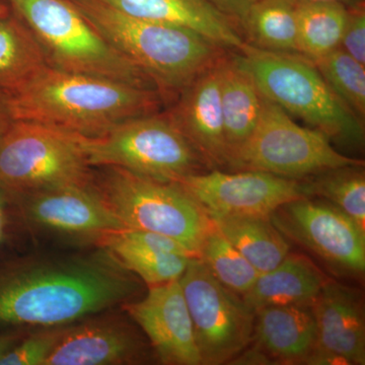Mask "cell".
Masks as SVG:
<instances>
[{
    "instance_id": "cell-15",
    "label": "cell",
    "mask_w": 365,
    "mask_h": 365,
    "mask_svg": "<svg viewBox=\"0 0 365 365\" xmlns=\"http://www.w3.org/2000/svg\"><path fill=\"white\" fill-rule=\"evenodd\" d=\"M311 307L316 344L304 364L364 365V314L356 292L328 280Z\"/></svg>"
},
{
    "instance_id": "cell-27",
    "label": "cell",
    "mask_w": 365,
    "mask_h": 365,
    "mask_svg": "<svg viewBox=\"0 0 365 365\" xmlns=\"http://www.w3.org/2000/svg\"><path fill=\"white\" fill-rule=\"evenodd\" d=\"M199 258L223 287L240 297L251 289L260 275L257 269L218 232L215 225L204 240Z\"/></svg>"
},
{
    "instance_id": "cell-24",
    "label": "cell",
    "mask_w": 365,
    "mask_h": 365,
    "mask_svg": "<svg viewBox=\"0 0 365 365\" xmlns=\"http://www.w3.org/2000/svg\"><path fill=\"white\" fill-rule=\"evenodd\" d=\"M242 39L263 51L299 54L297 6L292 0H256L239 21Z\"/></svg>"
},
{
    "instance_id": "cell-6",
    "label": "cell",
    "mask_w": 365,
    "mask_h": 365,
    "mask_svg": "<svg viewBox=\"0 0 365 365\" xmlns=\"http://www.w3.org/2000/svg\"><path fill=\"white\" fill-rule=\"evenodd\" d=\"M100 169L93 172V189L125 228L167 235L199 258L212 220L178 182L155 181L118 167Z\"/></svg>"
},
{
    "instance_id": "cell-33",
    "label": "cell",
    "mask_w": 365,
    "mask_h": 365,
    "mask_svg": "<svg viewBox=\"0 0 365 365\" xmlns=\"http://www.w3.org/2000/svg\"><path fill=\"white\" fill-rule=\"evenodd\" d=\"M230 364L240 365H267L274 364V361L269 356L267 353L264 351L258 345L255 344L253 347L245 348L240 352L234 359L230 360Z\"/></svg>"
},
{
    "instance_id": "cell-23",
    "label": "cell",
    "mask_w": 365,
    "mask_h": 365,
    "mask_svg": "<svg viewBox=\"0 0 365 365\" xmlns=\"http://www.w3.org/2000/svg\"><path fill=\"white\" fill-rule=\"evenodd\" d=\"M49 66L30 29L14 13L0 18V91L14 95Z\"/></svg>"
},
{
    "instance_id": "cell-30",
    "label": "cell",
    "mask_w": 365,
    "mask_h": 365,
    "mask_svg": "<svg viewBox=\"0 0 365 365\" xmlns=\"http://www.w3.org/2000/svg\"><path fill=\"white\" fill-rule=\"evenodd\" d=\"M64 326L39 328L31 335L24 336L2 357L0 365H45L60 339Z\"/></svg>"
},
{
    "instance_id": "cell-22",
    "label": "cell",
    "mask_w": 365,
    "mask_h": 365,
    "mask_svg": "<svg viewBox=\"0 0 365 365\" xmlns=\"http://www.w3.org/2000/svg\"><path fill=\"white\" fill-rule=\"evenodd\" d=\"M213 225L237 251L265 273L279 265L289 254V242L269 216H210Z\"/></svg>"
},
{
    "instance_id": "cell-11",
    "label": "cell",
    "mask_w": 365,
    "mask_h": 365,
    "mask_svg": "<svg viewBox=\"0 0 365 365\" xmlns=\"http://www.w3.org/2000/svg\"><path fill=\"white\" fill-rule=\"evenodd\" d=\"M271 222L290 241L316 255L341 275L365 271V230L342 210L316 197L283 204Z\"/></svg>"
},
{
    "instance_id": "cell-4",
    "label": "cell",
    "mask_w": 365,
    "mask_h": 365,
    "mask_svg": "<svg viewBox=\"0 0 365 365\" xmlns=\"http://www.w3.org/2000/svg\"><path fill=\"white\" fill-rule=\"evenodd\" d=\"M237 56L262 93L288 115L299 118L341 148L362 150L364 121L329 88L312 60L249 45Z\"/></svg>"
},
{
    "instance_id": "cell-1",
    "label": "cell",
    "mask_w": 365,
    "mask_h": 365,
    "mask_svg": "<svg viewBox=\"0 0 365 365\" xmlns=\"http://www.w3.org/2000/svg\"><path fill=\"white\" fill-rule=\"evenodd\" d=\"M0 264V332L69 325L131 302L143 283L108 249Z\"/></svg>"
},
{
    "instance_id": "cell-21",
    "label": "cell",
    "mask_w": 365,
    "mask_h": 365,
    "mask_svg": "<svg viewBox=\"0 0 365 365\" xmlns=\"http://www.w3.org/2000/svg\"><path fill=\"white\" fill-rule=\"evenodd\" d=\"M327 281L307 257L288 254L272 270L260 273L242 297L254 314L267 307L312 306Z\"/></svg>"
},
{
    "instance_id": "cell-20",
    "label": "cell",
    "mask_w": 365,
    "mask_h": 365,
    "mask_svg": "<svg viewBox=\"0 0 365 365\" xmlns=\"http://www.w3.org/2000/svg\"><path fill=\"white\" fill-rule=\"evenodd\" d=\"M220 102L223 126L230 157L246 143L260 121L265 96L252 74L230 51L220 63Z\"/></svg>"
},
{
    "instance_id": "cell-2",
    "label": "cell",
    "mask_w": 365,
    "mask_h": 365,
    "mask_svg": "<svg viewBox=\"0 0 365 365\" xmlns=\"http://www.w3.org/2000/svg\"><path fill=\"white\" fill-rule=\"evenodd\" d=\"M6 98L14 120L83 137L104 135L128 120L160 112L165 105L157 91L51 66Z\"/></svg>"
},
{
    "instance_id": "cell-3",
    "label": "cell",
    "mask_w": 365,
    "mask_h": 365,
    "mask_svg": "<svg viewBox=\"0 0 365 365\" xmlns=\"http://www.w3.org/2000/svg\"><path fill=\"white\" fill-rule=\"evenodd\" d=\"M120 54L155 83L165 105L232 51L194 31L139 20L101 0H68Z\"/></svg>"
},
{
    "instance_id": "cell-18",
    "label": "cell",
    "mask_w": 365,
    "mask_h": 365,
    "mask_svg": "<svg viewBox=\"0 0 365 365\" xmlns=\"http://www.w3.org/2000/svg\"><path fill=\"white\" fill-rule=\"evenodd\" d=\"M120 13L139 20L194 31L232 51L248 47L239 26L206 0H101Z\"/></svg>"
},
{
    "instance_id": "cell-19",
    "label": "cell",
    "mask_w": 365,
    "mask_h": 365,
    "mask_svg": "<svg viewBox=\"0 0 365 365\" xmlns=\"http://www.w3.org/2000/svg\"><path fill=\"white\" fill-rule=\"evenodd\" d=\"M316 338L311 306L267 307L255 313L252 342L276 364H304L314 350Z\"/></svg>"
},
{
    "instance_id": "cell-13",
    "label": "cell",
    "mask_w": 365,
    "mask_h": 365,
    "mask_svg": "<svg viewBox=\"0 0 365 365\" xmlns=\"http://www.w3.org/2000/svg\"><path fill=\"white\" fill-rule=\"evenodd\" d=\"M11 198L23 222L46 234L97 245L106 235L125 230L93 189L69 186L40 190Z\"/></svg>"
},
{
    "instance_id": "cell-17",
    "label": "cell",
    "mask_w": 365,
    "mask_h": 365,
    "mask_svg": "<svg viewBox=\"0 0 365 365\" xmlns=\"http://www.w3.org/2000/svg\"><path fill=\"white\" fill-rule=\"evenodd\" d=\"M220 61L182 88L165 113L208 168L223 170H228V150L220 102Z\"/></svg>"
},
{
    "instance_id": "cell-29",
    "label": "cell",
    "mask_w": 365,
    "mask_h": 365,
    "mask_svg": "<svg viewBox=\"0 0 365 365\" xmlns=\"http://www.w3.org/2000/svg\"><path fill=\"white\" fill-rule=\"evenodd\" d=\"M127 270L135 274L148 287L179 280L192 257L130 248L119 244H106Z\"/></svg>"
},
{
    "instance_id": "cell-16",
    "label": "cell",
    "mask_w": 365,
    "mask_h": 365,
    "mask_svg": "<svg viewBox=\"0 0 365 365\" xmlns=\"http://www.w3.org/2000/svg\"><path fill=\"white\" fill-rule=\"evenodd\" d=\"M88 317L64 326L45 365L139 364L144 345L127 322L116 316Z\"/></svg>"
},
{
    "instance_id": "cell-14",
    "label": "cell",
    "mask_w": 365,
    "mask_h": 365,
    "mask_svg": "<svg viewBox=\"0 0 365 365\" xmlns=\"http://www.w3.org/2000/svg\"><path fill=\"white\" fill-rule=\"evenodd\" d=\"M122 307L148 336L163 364H202L179 280L148 287L143 299Z\"/></svg>"
},
{
    "instance_id": "cell-36",
    "label": "cell",
    "mask_w": 365,
    "mask_h": 365,
    "mask_svg": "<svg viewBox=\"0 0 365 365\" xmlns=\"http://www.w3.org/2000/svg\"><path fill=\"white\" fill-rule=\"evenodd\" d=\"M14 119L9 111V104H7L6 95L0 91V139L6 133L9 127L13 123Z\"/></svg>"
},
{
    "instance_id": "cell-37",
    "label": "cell",
    "mask_w": 365,
    "mask_h": 365,
    "mask_svg": "<svg viewBox=\"0 0 365 365\" xmlns=\"http://www.w3.org/2000/svg\"><path fill=\"white\" fill-rule=\"evenodd\" d=\"M292 1H294L297 4H307V2L333 1L340 2V4H345V6H350L359 0H292Z\"/></svg>"
},
{
    "instance_id": "cell-28",
    "label": "cell",
    "mask_w": 365,
    "mask_h": 365,
    "mask_svg": "<svg viewBox=\"0 0 365 365\" xmlns=\"http://www.w3.org/2000/svg\"><path fill=\"white\" fill-rule=\"evenodd\" d=\"M313 62L329 88L364 121L365 66L340 48Z\"/></svg>"
},
{
    "instance_id": "cell-35",
    "label": "cell",
    "mask_w": 365,
    "mask_h": 365,
    "mask_svg": "<svg viewBox=\"0 0 365 365\" xmlns=\"http://www.w3.org/2000/svg\"><path fill=\"white\" fill-rule=\"evenodd\" d=\"M24 331H4L0 332V360L9 350L18 344L19 341L24 337Z\"/></svg>"
},
{
    "instance_id": "cell-25",
    "label": "cell",
    "mask_w": 365,
    "mask_h": 365,
    "mask_svg": "<svg viewBox=\"0 0 365 365\" xmlns=\"http://www.w3.org/2000/svg\"><path fill=\"white\" fill-rule=\"evenodd\" d=\"M297 6L299 55L314 61L338 49L347 21L348 6L333 1Z\"/></svg>"
},
{
    "instance_id": "cell-26",
    "label": "cell",
    "mask_w": 365,
    "mask_h": 365,
    "mask_svg": "<svg viewBox=\"0 0 365 365\" xmlns=\"http://www.w3.org/2000/svg\"><path fill=\"white\" fill-rule=\"evenodd\" d=\"M304 181L309 197L333 204L365 230L364 165L336 168L307 178Z\"/></svg>"
},
{
    "instance_id": "cell-9",
    "label": "cell",
    "mask_w": 365,
    "mask_h": 365,
    "mask_svg": "<svg viewBox=\"0 0 365 365\" xmlns=\"http://www.w3.org/2000/svg\"><path fill=\"white\" fill-rule=\"evenodd\" d=\"M347 165H364V162L343 155L323 133L297 124L266 98L260 121L248 140L230 157L228 170H262L304 180Z\"/></svg>"
},
{
    "instance_id": "cell-5",
    "label": "cell",
    "mask_w": 365,
    "mask_h": 365,
    "mask_svg": "<svg viewBox=\"0 0 365 365\" xmlns=\"http://www.w3.org/2000/svg\"><path fill=\"white\" fill-rule=\"evenodd\" d=\"M30 29L48 66L158 91L150 76L120 54L68 0H7Z\"/></svg>"
},
{
    "instance_id": "cell-38",
    "label": "cell",
    "mask_w": 365,
    "mask_h": 365,
    "mask_svg": "<svg viewBox=\"0 0 365 365\" xmlns=\"http://www.w3.org/2000/svg\"><path fill=\"white\" fill-rule=\"evenodd\" d=\"M11 9L7 0H0V18L11 13Z\"/></svg>"
},
{
    "instance_id": "cell-12",
    "label": "cell",
    "mask_w": 365,
    "mask_h": 365,
    "mask_svg": "<svg viewBox=\"0 0 365 365\" xmlns=\"http://www.w3.org/2000/svg\"><path fill=\"white\" fill-rule=\"evenodd\" d=\"M209 216L272 215L283 204L309 197L304 180L262 170L213 169L178 182Z\"/></svg>"
},
{
    "instance_id": "cell-34",
    "label": "cell",
    "mask_w": 365,
    "mask_h": 365,
    "mask_svg": "<svg viewBox=\"0 0 365 365\" xmlns=\"http://www.w3.org/2000/svg\"><path fill=\"white\" fill-rule=\"evenodd\" d=\"M11 202L6 190L0 187V246L4 244L9 230V215H11Z\"/></svg>"
},
{
    "instance_id": "cell-7",
    "label": "cell",
    "mask_w": 365,
    "mask_h": 365,
    "mask_svg": "<svg viewBox=\"0 0 365 365\" xmlns=\"http://www.w3.org/2000/svg\"><path fill=\"white\" fill-rule=\"evenodd\" d=\"M91 168L118 167L163 182L205 172L208 165L165 112L134 118L98 137L79 135Z\"/></svg>"
},
{
    "instance_id": "cell-31",
    "label": "cell",
    "mask_w": 365,
    "mask_h": 365,
    "mask_svg": "<svg viewBox=\"0 0 365 365\" xmlns=\"http://www.w3.org/2000/svg\"><path fill=\"white\" fill-rule=\"evenodd\" d=\"M340 49L365 66V9L364 0L348 6Z\"/></svg>"
},
{
    "instance_id": "cell-32",
    "label": "cell",
    "mask_w": 365,
    "mask_h": 365,
    "mask_svg": "<svg viewBox=\"0 0 365 365\" xmlns=\"http://www.w3.org/2000/svg\"><path fill=\"white\" fill-rule=\"evenodd\" d=\"M220 13L234 20L239 26V21L253 2L256 0H206Z\"/></svg>"
},
{
    "instance_id": "cell-10",
    "label": "cell",
    "mask_w": 365,
    "mask_h": 365,
    "mask_svg": "<svg viewBox=\"0 0 365 365\" xmlns=\"http://www.w3.org/2000/svg\"><path fill=\"white\" fill-rule=\"evenodd\" d=\"M202 364H230L253 340L255 314L242 297L223 287L200 258L179 278Z\"/></svg>"
},
{
    "instance_id": "cell-8",
    "label": "cell",
    "mask_w": 365,
    "mask_h": 365,
    "mask_svg": "<svg viewBox=\"0 0 365 365\" xmlns=\"http://www.w3.org/2000/svg\"><path fill=\"white\" fill-rule=\"evenodd\" d=\"M79 135L14 120L0 139V187L9 197L40 190L88 186L93 170Z\"/></svg>"
}]
</instances>
